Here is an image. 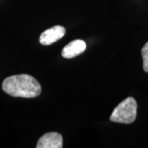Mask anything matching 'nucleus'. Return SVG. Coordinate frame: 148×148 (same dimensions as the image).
I'll use <instances>...</instances> for the list:
<instances>
[{
    "label": "nucleus",
    "instance_id": "f03ea898",
    "mask_svg": "<svg viewBox=\"0 0 148 148\" xmlns=\"http://www.w3.org/2000/svg\"><path fill=\"white\" fill-rule=\"evenodd\" d=\"M138 104L132 97H127L119 104L110 115L112 122L130 124L135 121L137 118Z\"/></svg>",
    "mask_w": 148,
    "mask_h": 148
},
{
    "label": "nucleus",
    "instance_id": "20e7f679",
    "mask_svg": "<svg viewBox=\"0 0 148 148\" xmlns=\"http://www.w3.org/2000/svg\"><path fill=\"white\" fill-rule=\"evenodd\" d=\"M37 148H62L63 137L60 133L52 132L45 133L39 139Z\"/></svg>",
    "mask_w": 148,
    "mask_h": 148
},
{
    "label": "nucleus",
    "instance_id": "423d86ee",
    "mask_svg": "<svg viewBox=\"0 0 148 148\" xmlns=\"http://www.w3.org/2000/svg\"><path fill=\"white\" fill-rule=\"evenodd\" d=\"M142 56L143 59V70L148 73V42H147L142 49Z\"/></svg>",
    "mask_w": 148,
    "mask_h": 148
},
{
    "label": "nucleus",
    "instance_id": "39448f33",
    "mask_svg": "<svg viewBox=\"0 0 148 148\" xmlns=\"http://www.w3.org/2000/svg\"><path fill=\"white\" fill-rule=\"evenodd\" d=\"M86 48V45L82 40H75L68 44L62 50V56L65 58H73L82 53Z\"/></svg>",
    "mask_w": 148,
    "mask_h": 148
},
{
    "label": "nucleus",
    "instance_id": "f257e3e1",
    "mask_svg": "<svg viewBox=\"0 0 148 148\" xmlns=\"http://www.w3.org/2000/svg\"><path fill=\"white\" fill-rule=\"evenodd\" d=\"M2 88L7 94L14 97L34 98L41 93V86L39 82L28 74L7 77L2 84Z\"/></svg>",
    "mask_w": 148,
    "mask_h": 148
},
{
    "label": "nucleus",
    "instance_id": "7ed1b4c3",
    "mask_svg": "<svg viewBox=\"0 0 148 148\" xmlns=\"http://www.w3.org/2000/svg\"><path fill=\"white\" fill-rule=\"evenodd\" d=\"M65 28L61 26H54L43 32L40 36V43L43 45H49L58 41L65 35Z\"/></svg>",
    "mask_w": 148,
    "mask_h": 148
}]
</instances>
